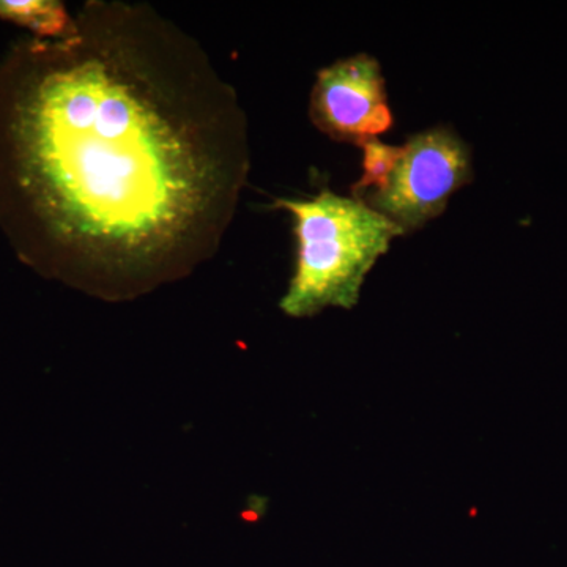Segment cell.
<instances>
[{
    "label": "cell",
    "instance_id": "1",
    "mask_svg": "<svg viewBox=\"0 0 567 567\" xmlns=\"http://www.w3.org/2000/svg\"><path fill=\"white\" fill-rule=\"evenodd\" d=\"M0 63V224L24 262L128 300L215 256L251 171L248 122L199 43L140 3Z\"/></svg>",
    "mask_w": 567,
    "mask_h": 567
},
{
    "label": "cell",
    "instance_id": "2",
    "mask_svg": "<svg viewBox=\"0 0 567 567\" xmlns=\"http://www.w3.org/2000/svg\"><path fill=\"white\" fill-rule=\"evenodd\" d=\"M275 207L293 216L297 262L279 303L293 319L353 309L365 276L404 235L363 200L327 188L306 199H278Z\"/></svg>",
    "mask_w": 567,
    "mask_h": 567
},
{
    "label": "cell",
    "instance_id": "3",
    "mask_svg": "<svg viewBox=\"0 0 567 567\" xmlns=\"http://www.w3.org/2000/svg\"><path fill=\"white\" fill-rule=\"evenodd\" d=\"M473 178L472 148L454 130L435 126L413 134L386 185L363 200L402 233L421 229L445 212L447 200Z\"/></svg>",
    "mask_w": 567,
    "mask_h": 567
},
{
    "label": "cell",
    "instance_id": "4",
    "mask_svg": "<svg viewBox=\"0 0 567 567\" xmlns=\"http://www.w3.org/2000/svg\"><path fill=\"white\" fill-rule=\"evenodd\" d=\"M385 78L369 54L336 61L317 73L309 114L334 141L363 145L394 125Z\"/></svg>",
    "mask_w": 567,
    "mask_h": 567
},
{
    "label": "cell",
    "instance_id": "5",
    "mask_svg": "<svg viewBox=\"0 0 567 567\" xmlns=\"http://www.w3.org/2000/svg\"><path fill=\"white\" fill-rule=\"evenodd\" d=\"M0 18L29 29L40 40L66 39L76 28L58 0H0Z\"/></svg>",
    "mask_w": 567,
    "mask_h": 567
},
{
    "label": "cell",
    "instance_id": "6",
    "mask_svg": "<svg viewBox=\"0 0 567 567\" xmlns=\"http://www.w3.org/2000/svg\"><path fill=\"white\" fill-rule=\"evenodd\" d=\"M361 148L364 152L363 177L352 186L353 197L380 192L402 155V145H390L379 140L364 142Z\"/></svg>",
    "mask_w": 567,
    "mask_h": 567
}]
</instances>
